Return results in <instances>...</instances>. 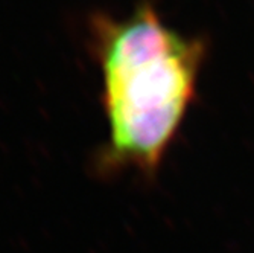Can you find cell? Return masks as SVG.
<instances>
[{
  "label": "cell",
  "mask_w": 254,
  "mask_h": 253,
  "mask_svg": "<svg viewBox=\"0 0 254 253\" xmlns=\"http://www.w3.org/2000/svg\"><path fill=\"white\" fill-rule=\"evenodd\" d=\"M108 127L96 172L154 175L195 98L207 44L169 28L152 3L91 23Z\"/></svg>",
  "instance_id": "1"
}]
</instances>
